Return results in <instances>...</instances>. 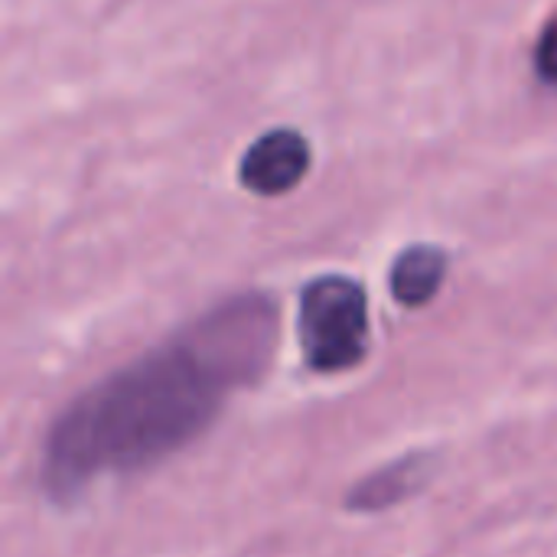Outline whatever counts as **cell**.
Returning <instances> with one entry per match:
<instances>
[{"label": "cell", "mask_w": 557, "mask_h": 557, "mask_svg": "<svg viewBox=\"0 0 557 557\" xmlns=\"http://www.w3.org/2000/svg\"><path fill=\"white\" fill-rule=\"evenodd\" d=\"M277 339L274 297L245 290L85 388L49 424L39 463L46 496L75 503L98 476L140 473L189 447L232 395L264 379Z\"/></svg>", "instance_id": "obj_1"}, {"label": "cell", "mask_w": 557, "mask_h": 557, "mask_svg": "<svg viewBox=\"0 0 557 557\" xmlns=\"http://www.w3.org/2000/svg\"><path fill=\"white\" fill-rule=\"evenodd\" d=\"M369 294L356 277L323 274L300 290L297 343L307 369L317 375H343L369 356Z\"/></svg>", "instance_id": "obj_2"}, {"label": "cell", "mask_w": 557, "mask_h": 557, "mask_svg": "<svg viewBox=\"0 0 557 557\" xmlns=\"http://www.w3.org/2000/svg\"><path fill=\"white\" fill-rule=\"evenodd\" d=\"M313 166L310 140L297 127H271L248 144L238 160V183L255 196H284Z\"/></svg>", "instance_id": "obj_3"}, {"label": "cell", "mask_w": 557, "mask_h": 557, "mask_svg": "<svg viewBox=\"0 0 557 557\" xmlns=\"http://www.w3.org/2000/svg\"><path fill=\"white\" fill-rule=\"evenodd\" d=\"M434 467L437 463L431 454H405V457L379 467L366 480H359L346 496V509L349 512H385V509L411 499L418 490H424L434 476Z\"/></svg>", "instance_id": "obj_4"}, {"label": "cell", "mask_w": 557, "mask_h": 557, "mask_svg": "<svg viewBox=\"0 0 557 557\" xmlns=\"http://www.w3.org/2000/svg\"><path fill=\"white\" fill-rule=\"evenodd\" d=\"M447 271H450L447 251L437 245L418 242V245H408L405 251H398V258L392 261L388 290L401 307L418 310V307H428L441 294Z\"/></svg>", "instance_id": "obj_5"}, {"label": "cell", "mask_w": 557, "mask_h": 557, "mask_svg": "<svg viewBox=\"0 0 557 557\" xmlns=\"http://www.w3.org/2000/svg\"><path fill=\"white\" fill-rule=\"evenodd\" d=\"M535 72L542 82L557 85V13L545 23L539 46H535Z\"/></svg>", "instance_id": "obj_6"}]
</instances>
